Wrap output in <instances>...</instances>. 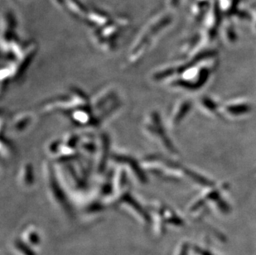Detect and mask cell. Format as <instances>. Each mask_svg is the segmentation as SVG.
<instances>
[{
    "label": "cell",
    "instance_id": "7a4b0ae2",
    "mask_svg": "<svg viewBox=\"0 0 256 255\" xmlns=\"http://www.w3.org/2000/svg\"><path fill=\"white\" fill-rule=\"evenodd\" d=\"M142 128L150 140H154L168 152H174V146H172L171 142L165 134L164 128L162 126L158 114L154 112L148 114L147 117H145Z\"/></svg>",
    "mask_w": 256,
    "mask_h": 255
},
{
    "label": "cell",
    "instance_id": "277c9868",
    "mask_svg": "<svg viewBox=\"0 0 256 255\" xmlns=\"http://www.w3.org/2000/svg\"><path fill=\"white\" fill-rule=\"evenodd\" d=\"M18 180L24 186H28L34 182V170L30 165L25 164L21 168L18 174Z\"/></svg>",
    "mask_w": 256,
    "mask_h": 255
},
{
    "label": "cell",
    "instance_id": "6da1fadb",
    "mask_svg": "<svg viewBox=\"0 0 256 255\" xmlns=\"http://www.w3.org/2000/svg\"><path fill=\"white\" fill-rule=\"evenodd\" d=\"M92 102L93 103L90 104V107L93 108L92 111L94 116L96 126L106 123L120 110L121 106L120 94L113 88H107L99 92Z\"/></svg>",
    "mask_w": 256,
    "mask_h": 255
},
{
    "label": "cell",
    "instance_id": "3957f363",
    "mask_svg": "<svg viewBox=\"0 0 256 255\" xmlns=\"http://www.w3.org/2000/svg\"><path fill=\"white\" fill-rule=\"evenodd\" d=\"M34 116L32 114H20V116H16L14 120L12 121L11 127L16 132H24L28 128L31 127L32 124H34Z\"/></svg>",
    "mask_w": 256,
    "mask_h": 255
}]
</instances>
